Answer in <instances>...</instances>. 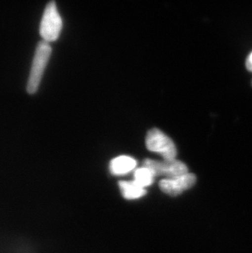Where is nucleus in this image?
<instances>
[{"instance_id":"423d86ee","label":"nucleus","mask_w":252,"mask_h":253,"mask_svg":"<svg viewBox=\"0 0 252 253\" xmlns=\"http://www.w3.org/2000/svg\"><path fill=\"white\" fill-rule=\"evenodd\" d=\"M137 166L134 158L129 156H119L111 161L109 165L110 171L112 174L119 176L125 175L132 171Z\"/></svg>"},{"instance_id":"6e6552de","label":"nucleus","mask_w":252,"mask_h":253,"mask_svg":"<svg viewBox=\"0 0 252 253\" xmlns=\"http://www.w3.org/2000/svg\"><path fill=\"white\" fill-rule=\"evenodd\" d=\"M155 178L156 176L150 169L142 167L136 169L133 173V181L135 182L136 184L143 189H146L147 187L150 186L153 184Z\"/></svg>"},{"instance_id":"f257e3e1","label":"nucleus","mask_w":252,"mask_h":253,"mask_svg":"<svg viewBox=\"0 0 252 253\" xmlns=\"http://www.w3.org/2000/svg\"><path fill=\"white\" fill-rule=\"evenodd\" d=\"M51 53L52 47L50 43L44 41H40L36 46L26 85V90L29 93L33 94L38 90L43 72L50 58Z\"/></svg>"},{"instance_id":"1a4fd4ad","label":"nucleus","mask_w":252,"mask_h":253,"mask_svg":"<svg viewBox=\"0 0 252 253\" xmlns=\"http://www.w3.org/2000/svg\"><path fill=\"white\" fill-rule=\"evenodd\" d=\"M246 65H247V68L252 72V53H251L250 56L248 57Z\"/></svg>"},{"instance_id":"39448f33","label":"nucleus","mask_w":252,"mask_h":253,"mask_svg":"<svg viewBox=\"0 0 252 253\" xmlns=\"http://www.w3.org/2000/svg\"><path fill=\"white\" fill-rule=\"evenodd\" d=\"M197 177L192 173L173 177L169 179H163L160 181V189L169 196H177L183 192L191 189L196 184Z\"/></svg>"},{"instance_id":"7ed1b4c3","label":"nucleus","mask_w":252,"mask_h":253,"mask_svg":"<svg viewBox=\"0 0 252 253\" xmlns=\"http://www.w3.org/2000/svg\"><path fill=\"white\" fill-rule=\"evenodd\" d=\"M146 146L151 152L159 153L164 160L176 159L178 152L174 141L161 129L153 128L148 132L146 136Z\"/></svg>"},{"instance_id":"20e7f679","label":"nucleus","mask_w":252,"mask_h":253,"mask_svg":"<svg viewBox=\"0 0 252 253\" xmlns=\"http://www.w3.org/2000/svg\"><path fill=\"white\" fill-rule=\"evenodd\" d=\"M143 167L150 169L155 176H164L166 177L165 179H169L188 173V168L185 163L177 159L157 161L148 158L143 161Z\"/></svg>"},{"instance_id":"f03ea898","label":"nucleus","mask_w":252,"mask_h":253,"mask_svg":"<svg viewBox=\"0 0 252 253\" xmlns=\"http://www.w3.org/2000/svg\"><path fill=\"white\" fill-rule=\"evenodd\" d=\"M62 29V20L55 1L46 5L40 26V33L43 41L50 43L57 41Z\"/></svg>"},{"instance_id":"0eeeda50","label":"nucleus","mask_w":252,"mask_h":253,"mask_svg":"<svg viewBox=\"0 0 252 253\" xmlns=\"http://www.w3.org/2000/svg\"><path fill=\"white\" fill-rule=\"evenodd\" d=\"M120 189L122 195L128 200H135L147 194L145 189L139 186L134 181H120Z\"/></svg>"}]
</instances>
